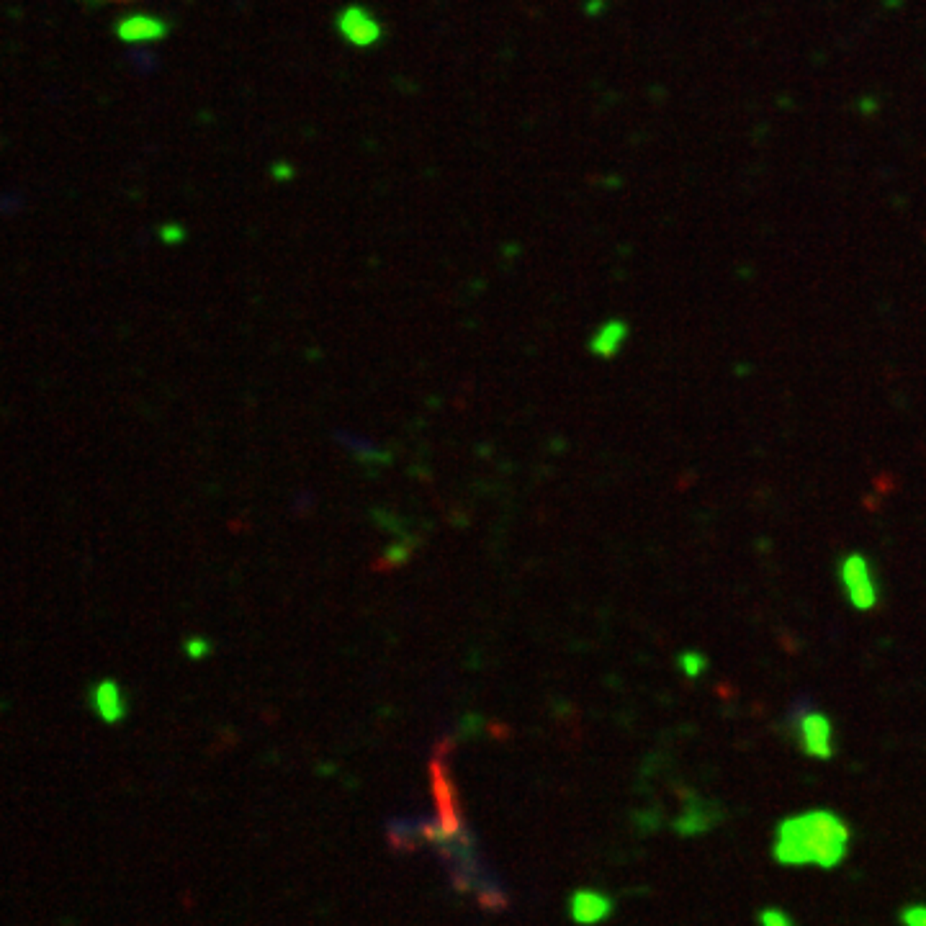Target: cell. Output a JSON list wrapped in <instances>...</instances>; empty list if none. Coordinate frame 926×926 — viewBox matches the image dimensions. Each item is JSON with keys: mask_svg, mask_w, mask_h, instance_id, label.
Wrapping results in <instances>:
<instances>
[{"mask_svg": "<svg viewBox=\"0 0 926 926\" xmlns=\"http://www.w3.org/2000/svg\"><path fill=\"white\" fill-rule=\"evenodd\" d=\"M849 849V826L831 811H808L777 823L772 854L788 867H836Z\"/></svg>", "mask_w": 926, "mask_h": 926, "instance_id": "cell-1", "label": "cell"}, {"mask_svg": "<svg viewBox=\"0 0 926 926\" xmlns=\"http://www.w3.org/2000/svg\"><path fill=\"white\" fill-rule=\"evenodd\" d=\"M788 728L797 742V749L811 759H831L834 757V723L819 710L808 697H800L788 710Z\"/></svg>", "mask_w": 926, "mask_h": 926, "instance_id": "cell-2", "label": "cell"}, {"mask_svg": "<svg viewBox=\"0 0 926 926\" xmlns=\"http://www.w3.org/2000/svg\"><path fill=\"white\" fill-rule=\"evenodd\" d=\"M836 574H839V582H842V587L847 592L851 608L873 610L875 605H877L880 590H877L873 564L867 561V556H862V553L842 556Z\"/></svg>", "mask_w": 926, "mask_h": 926, "instance_id": "cell-3", "label": "cell"}, {"mask_svg": "<svg viewBox=\"0 0 926 926\" xmlns=\"http://www.w3.org/2000/svg\"><path fill=\"white\" fill-rule=\"evenodd\" d=\"M160 34H162V26L147 16H134L124 24H119V36L124 42H147V39H157Z\"/></svg>", "mask_w": 926, "mask_h": 926, "instance_id": "cell-4", "label": "cell"}, {"mask_svg": "<svg viewBox=\"0 0 926 926\" xmlns=\"http://www.w3.org/2000/svg\"><path fill=\"white\" fill-rule=\"evenodd\" d=\"M96 705H98V713H101L106 720H114L119 713H122V702H119V693L111 682H103L101 687L96 690Z\"/></svg>", "mask_w": 926, "mask_h": 926, "instance_id": "cell-5", "label": "cell"}, {"mask_svg": "<svg viewBox=\"0 0 926 926\" xmlns=\"http://www.w3.org/2000/svg\"><path fill=\"white\" fill-rule=\"evenodd\" d=\"M623 334H625V330H623L620 325H610V327H605V330L600 333V337L594 340V350H597V353H602V356L616 353L617 348H620Z\"/></svg>", "mask_w": 926, "mask_h": 926, "instance_id": "cell-6", "label": "cell"}, {"mask_svg": "<svg viewBox=\"0 0 926 926\" xmlns=\"http://www.w3.org/2000/svg\"><path fill=\"white\" fill-rule=\"evenodd\" d=\"M679 667H682V671L687 674V677H700L702 671H705V667H708V659L702 656V654H697V651H685L682 656H679Z\"/></svg>", "mask_w": 926, "mask_h": 926, "instance_id": "cell-7", "label": "cell"}, {"mask_svg": "<svg viewBox=\"0 0 926 926\" xmlns=\"http://www.w3.org/2000/svg\"><path fill=\"white\" fill-rule=\"evenodd\" d=\"M759 922H762V926H793V922L788 919V914H782V911H777V908L762 911V914H759Z\"/></svg>", "mask_w": 926, "mask_h": 926, "instance_id": "cell-8", "label": "cell"}, {"mask_svg": "<svg viewBox=\"0 0 926 926\" xmlns=\"http://www.w3.org/2000/svg\"><path fill=\"white\" fill-rule=\"evenodd\" d=\"M903 924L906 926H926V906H911L903 911Z\"/></svg>", "mask_w": 926, "mask_h": 926, "instance_id": "cell-9", "label": "cell"}, {"mask_svg": "<svg viewBox=\"0 0 926 926\" xmlns=\"http://www.w3.org/2000/svg\"><path fill=\"white\" fill-rule=\"evenodd\" d=\"M82 3H106V0H82Z\"/></svg>", "mask_w": 926, "mask_h": 926, "instance_id": "cell-10", "label": "cell"}, {"mask_svg": "<svg viewBox=\"0 0 926 926\" xmlns=\"http://www.w3.org/2000/svg\"><path fill=\"white\" fill-rule=\"evenodd\" d=\"M106 3H129V0H106Z\"/></svg>", "mask_w": 926, "mask_h": 926, "instance_id": "cell-11", "label": "cell"}]
</instances>
